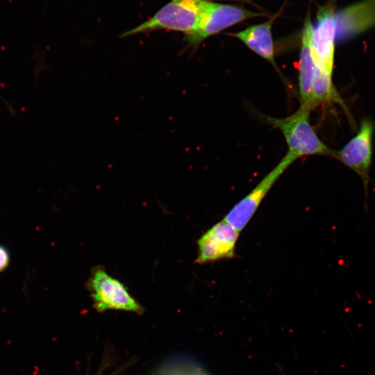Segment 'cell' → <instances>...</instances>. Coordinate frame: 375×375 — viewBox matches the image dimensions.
<instances>
[{"label":"cell","instance_id":"6da1fadb","mask_svg":"<svg viewBox=\"0 0 375 375\" xmlns=\"http://www.w3.org/2000/svg\"><path fill=\"white\" fill-rule=\"evenodd\" d=\"M311 108L301 104L292 115L284 118L267 117V121L283 133L288 153L297 160L302 156L320 155L332 157L333 149L319 138L310 122Z\"/></svg>","mask_w":375,"mask_h":375},{"label":"cell","instance_id":"7a4b0ae2","mask_svg":"<svg viewBox=\"0 0 375 375\" xmlns=\"http://www.w3.org/2000/svg\"><path fill=\"white\" fill-rule=\"evenodd\" d=\"M203 1L172 0L151 18L122 36L160 29L178 31L185 35L191 34L197 27Z\"/></svg>","mask_w":375,"mask_h":375},{"label":"cell","instance_id":"2e32d148","mask_svg":"<svg viewBox=\"0 0 375 375\" xmlns=\"http://www.w3.org/2000/svg\"><path fill=\"white\" fill-rule=\"evenodd\" d=\"M231 1H249V0H231Z\"/></svg>","mask_w":375,"mask_h":375},{"label":"cell","instance_id":"5b68a950","mask_svg":"<svg viewBox=\"0 0 375 375\" xmlns=\"http://www.w3.org/2000/svg\"><path fill=\"white\" fill-rule=\"evenodd\" d=\"M374 124L365 119L360 128L341 149L334 150L332 157L353 171L361 179L365 191V208H367L369 171L372 159Z\"/></svg>","mask_w":375,"mask_h":375},{"label":"cell","instance_id":"5bb4252c","mask_svg":"<svg viewBox=\"0 0 375 375\" xmlns=\"http://www.w3.org/2000/svg\"><path fill=\"white\" fill-rule=\"evenodd\" d=\"M10 262V254L8 249L0 245V273L8 266Z\"/></svg>","mask_w":375,"mask_h":375},{"label":"cell","instance_id":"9c48e42d","mask_svg":"<svg viewBox=\"0 0 375 375\" xmlns=\"http://www.w3.org/2000/svg\"><path fill=\"white\" fill-rule=\"evenodd\" d=\"M336 39L344 40L375 26V0L349 6L338 12Z\"/></svg>","mask_w":375,"mask_h":375},{"label":"cell","instance_id":"30bf717a","mask_svg":"<svg viewBox=\"0 0 375 375\" xmlns=\"http://www.w3.org/2000/svg\"><path fill=\"white\" fill-rule=\"evenodd\" d=\"M313 32L314 25L308 11L301 31L299 60L298 84L301 104L306 103L309 99L317 68L312 43Z\"/></svg>","mask_w":375,"mask_h":375},{"label":"cell","instance_id":"9a60e30c","mask_svg":"<svg viewBox=\"0 0 375 375\" xmlns=\"http://www.w3.org/2000/svg\"><path fill=\"white\" fill-rule=\"evenodd\" d=\"M103 372L104 370H99V372L95 375H115L116 374V372L112 374H105Z\"/></svg>","mask_w":375,"mask_h":375},{"label":"cell","instance_id":"4fadbf2b","mask_svg":"<svg viewBox=\"0 0 375 375\" xmlns=\"http://www.w3.org/2000/svg\"><path fill=\"white\" fill-rule=\"evenodd\" d=\"M178 365V375H210L200 366L190 362H183Z\"/></svg>","mask_w":375,"mask_h":375},{"label":"cell","instance_id":"8fae6325","mask_svg":"<svg viewBox=\"0 0 375 375\" xmlns=\"http://www.w3.org/2000/svg\"><path fill=\"white\" fill-rule=\"evenodd\" d=\"M276 15L263 23L229 35L240 40L252 51L276 66L272 27Z\"/></svg>","mask_w":375,"mask_h":375},{"label":"cell","instance_id":"8992f818","mask_svg":"<svg viewBox=\"0 0 375 375\" xmlns=\"http://www.w3.org/2000/svg\"><path fill=\"white\" fill-rule=\"evenodd\" d=\"M297 159L288 153L226 214L224 219L240 233L246 227L259 206L286 169Z\"/></svg>","mask_w":375,"mask_h":375},{"label":"cell","instance_id":"277c9868","mask_svg":"<svg viewBox=\"0 0 375 375\" xmlns=\"http://www.w3.org/2000/svg\"><path fill=\"white\" fill-rule=\"evenodd\" d=\"M264 15L242 7L204 0L196 30L185 37L188 44L197 47L204 40L248 19Z\"/></svg>","mask_w":375,"mask_h":375},{"label":"cell","instance_id":"7c38bea8","mask_svg":"<svg viewBox=\"0 0 375 375\" xmlns=\"http://www.w3.org/2000/svg\"><path fill=\"white\" fill-rule=\"evenodd\" d=\"M331 100L340 101L333 86L332 75L317 67L309 99L306 103L303 104L308 105L312 109L317 106Z\"/></svg>","mask_w":375,"mask_h":375},{"label":"cell","instance_id":"ba28073f","mask_svg":"<svg viewBox=\"0 0 375 375\" xmlns=\"http://www.w3.org/2000/svg\"><path fill=\"white\" fill-rule=\"evenodd\" d=\"M335 12L333 3L324 5L318 9L312 41L317 67L331 75L337 33Z\"/></svg>","mask_w":375,"mask_h":375},{"label":"cell","instance_id":"52a82bcc","mask_svg":"<svg viewBox=\"0 0 375 375\" xmlns=\"http://www.w3.org/2000/svg\"><path fill=\"white\" fill-rule=\"evenodd\" d=\"M240 232L224 219L215 224L197 240L196 263L203 265L234 258Z\"/></svg>","mask_w":375,"mask_h":375},{"label":"cell","instance_id":"3957f363","mask_svg":"<svg viewBox=\"0 0 375 375\" xmlns=\"http://www.w3.org/2000/svg\"><path fill=\"white\" fill-rule=\"evenodd\" d=\"M86 287L91 292L94 307L98 312L116 310L141 314L144 311L127 288L101 266L92 270Z\"/></svg>","mask_w":375,"mask_h":375}]
</instances>
